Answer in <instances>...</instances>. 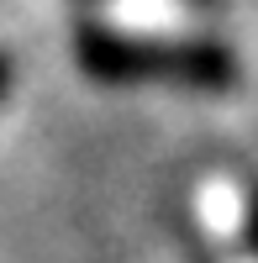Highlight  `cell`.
<instances>
[{
  "label": "cell",
  "instance_id": "3",
  "mask_svg": "<svg viewBox=\"0 0 258 263\" xmlns=\"http://www.w3.org/2000/svg\"><path fill=\"white\" fill-rule=\"evenodd\" d=\"M6 84H11V58L0 53V95H6Z\"/></svg>",
  "mask_w": 258,
  "mask_h": 263
},
{
  "label": "cell",
  "instance_id": "2",
  "mask_svg": "<svg viewBox=\"0 0 258 263\" xmlns=\"http://www.w3.org/2000/svg\"><path fill=\"white\" fill-rule=\"evenodd\" d=\"M248 242H253V253H258V184H253V195H248Z\"/></svg>",
  "mask_w": 258,
  "mask_h": 263
},
{
  "label": "cell",
  "instance_id": "1",
  "mask_svg": "<svg viewBox=\"0 0 258 263\" xmlns=\"http://www.w3.org/2000/svg\"><path fill=\"white\" fill-rule=\"evenodd\" d=\"M79 69L100 84H195V90H222L237 79V58L222 42H148L121 37L105 27L74 32Z\"/></svg>",
  "mask_w": 258,
  "mask_h": 263
}]
</instances>
